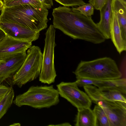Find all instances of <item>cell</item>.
Masks as SVG:
<instances>
[{"mask_svg": "<svg viewBox=\"0 0 126 126\" xmlns=\"http://www.w3.org/2000/svg\"><path fill=\"white\" fill-rule=\"evenodd\" d=\"M74 8L86 16H91L94 14V7L90 3H86Z\"/></svg>", "mask_w": 126, "mask_h": 126, "instance_id": "cell-21", "label": "cell"}, {"mask_svg": "<svg viewBox=\"0 0 126 126\" xmlns=\"http://www.w3.org/2000/svg\"><path fill=\"white\" fill-rule=\"evenodd\" d=\"M32 42L6 36L0 41V60L6 61L17 54L26 52Z\"/></svg>", "mask_w": 126, "mask_h": 126, "instance_id": "cell-8", "label": "cell"}, {"mask_svg": "<svg viewBox=\"0 0 126 126\" xmlns=\"http://www.w3.org/2000/svg\"><path fill=\"white\" fill-rule=\"evenodd\" d=\"M54 126H71V125L69 123L65 122L63 123L60 124L56 125Z\"/></svg>", "mask_w": 126, "mask_h": 126, "instance_id": "cell-27", "label": "cell"}, {"mask_svg": "<svg viewBox=\"0 0 126 126\" xmlns=\"http://www.w3.org/2000/svg\"><path fill=\"white\" fill-rule=\"evenodd\" d=\"M39 0L42 3L43 6L45 7L47 9V6L45 3L44 0Z\"/></svg>", "mask_w": 126, "mask_h": 126, "instance_id": "cell-28", "label": "cell"}, {"mask_svg": "<svg viewBox=\"0 0 126 126\" xmlns=\"http://www.w3.org/2000/svg\"><path fill=\"white\" fill-rule=\"evenodd\" d=\"M55 32V29L51 24L45 34L42 67L39 76V81L44 84L53 83L57 76L54 63Z\"/></svg>", "mask_w": 126, "mask_h": 126, "instance_id": "cell-6", "label": "cell"}, {"mask_svg": "<svg viewBox=\"0 0 126 126\" xmlns=\"http://www.w3.org/2000/svg\"><path fill=\"white\" fill-rule=\"evenodd\" d=\"M111 6L116 15L122 38L126 42V1L112 0Z\"/></svg>", "mask_w": 126, "mask_h": 126, "instance_id": "cell-16", "label": "cell"}, {"mask_svg": "<svg viewBox=\"0 0 126 126\" xmlns=\"http://www.w3.org/2000/svg\"><path fill=\"white\" fill-rule=\"evenodd\" d=\"M59 96L53 85L32 86L25 92L16 96L13 102L19 107L27 106L38 109L49 108L59 103Z\"/></svg>", "mask_w": 126, "mask_h": 126, "instance_id": "cell-4", "label": "cell"}, {"mask_svg": "<svg viewBox=\"0 0 126 126\" xmlns=\"http://www.w3.org/2000/svg\"><path fill=\"white\" fill-rule=\"evenodd\" d=\"M52 15L54 27L73 39L96 44L106 40L91 16H86L74 8L60 6L53 9Z\"/></svg>", "mask_w": 126, "mask_h": 126, "instance_id": "cell-1", "label": "cell"}, {"mask_svg": "<svg viewBox=\"0 0 126 126\" xmlns=\"http://www.w3.org/2000/svg\"><path fill=\"white\" fill-rule=\"evenodd\" d=\"M73 72L77 79H113L120 78L122 75L115 61L107 57L89 61L81 60Z\"/></svg>", "mask_w": 126, "mask_h": 126, "instance_id": "cell-3", "label": "cell"}, {"mask_svg": "<svg viewBox=\"0 0 126 126\" xmlns=\"http://www.w3.org/2000/svg\"><path fill=\"white\" fill-rule=\"evenodd\" d=\"M102 109L107 116L110 126H126V103Z\"/></svg>", "mask_w": 126, "mask_h": 126, "instance_id": "cell-12", "label": "cell"}, {"mask_svg": "<svg viewBox=\"0 0 126 126\" xmlns=\"http://www.w3.org/2000/svg\"><path fill=\"white\" fill-rule=\"evenodd\" d=\"M27 56L26 52L19 53L0 63V84L12 78L21 67Z\"/></svg>", "mask_w": 126, "mask_h": 126, "instance_id": "cell-11", "label": "cell"}, {"mask_svg": "<svg viewBox=\"0 0 126 126\" xmlns=\"http://www.w3.org/2000/svg\"><path fill=\"white\" fill-rule=\"evenodd\" d=\"M48 11L45 7L38 8L31 5L6 7L1 11L0 19L2 21L19 24L32 30L40 32L47 28Z\"/></svg>", "mask_w": 126, "mask_h": 126, "instance_id": "cell-2", "label": "cell"}, {"mask_svg": "<svg viewBox=\"0 0 126 126\" xmlns=\"http://www.w3.org/2000/svg\"><path fill=\"white\" fill-rule=\"evenodd\" d=\"M0 29L9 36L32 43L37 40L39 32L32 30L16 23L0 22Z\"/></svg>", "mask_w": 126, "mask_h": 126, "instance_id": "cell-9", "label": "cell"}, {"mask_svg": "<svg viewBox=\"0 0 126 126\" xmlns=\"http://www.w3.org/2000/svg\"><path fill=\"white\" fill-rule=\"evenodd\" d=\"M4 5L3 2L1 0H0V11H1Z\"/></svg>", "mask_w": 126, "mask_h": 126, "instance_id": "cell-29", "label": "cell"}, {"mask_svg": "<svg viewBox=\"0 0 126 126\" xmlns=\"http://www.w3.org/2000/svg\"><path fill=\"white\" fill-rule=\"evenodd\" d=\"M15 93L12 87L0 99V120L11 107L13 101Z\"/></svg>", "mask_w": 126, "mask_h": 126, "instance_id": "cell-18", "label": "cell"}, {"mask_svg": "<svg viewBox=\"0 0 126 126\" xmlns=\"http://www.w3.org/2000/svg\"><path fill=\"white\" fill-rule=\"evenodd\" d=\"M12 87L3 84H0V99Z\"/></svg>", "mask_w": 126, "mask_h": 126, "instance_id": "cell-24", "label": "cell"}, {"mask_svg": "<svg viewBox=\"0 0 126 126\" xmlns=\"http://www.w3.org/2000/svg\"><path fill=\"white\" fill-rule=\"evenodd\" d=\"M4 61H3L0 60V63L4 62Z\"/></svg>", "mask_w": 126, "mask_h": 126, "instance_id": "cell-31", "label": "cell"}, {"mask_svg": "<svg viewBox=\"0 0 126 126\" xmlns=\"http://www.w3.org/2000/svg\"><path fill=\"white\" fill-rule=\"evenodd\" d=\"M107 0H89V3L92 4L94 8L100 10L105 4Z\"/></svg>", "mask_w": 126, "mask_h": 126, "instance_id": "cell-23", "label": "cell"}, {"mask_svg": "<svg viewBox=\"0 0 126 126\" xmlns=\"http://www.w3.org/2000/svg\"><path fill=\"white\" fill-rule=\"evenodd\" d=\"M3 3L4 6L8 7L24 4L32 5L38 8L44 7L39 0H9Z\"/></svg>", "mask_w": 126, "mask_h": 126, "instance_id": "cell-20", "label": "cell"}, {"mask_svg": "<svg viewBox=\"0 0 126 126\" xmlns=\"http://www.w3.org/2000/svg\"><path fill=\"white\" fill-rule=\"evenodd\" d=\"M112 0H107L100 11V19L96 23L97 27L106 39H110V26L112 13Z\"/></svg>", "mask_w": 126, "mask_h": 126, "instance_id": "cell-13", "label": "cell"}, {"mask_svg": "<svg viewBox=\"0 0 126 126\" xmlns=\"http://www.w3.org/2000/svg\"><path fill=\"white\" fill-rule=\"evenodd\" d=\"M10 126H20V124L19 123H15L10 125Z\"/></svg>", "mask_w": 126, "mask_h": 126, "instance_id": "cell-30", "label": "cell"}, {"mask_svg": "<svg viewBox=\"0 0 126 126\" xmlns=\"http://www.w3.org/2000/svg\"><path fill=\"white\" fill-rule=\"evenodd\" d=\"M56 86L59 95L66 100L77 109L91 107L92 101L86 93L79 88L75 81H62Z\"/></svg>", "mask_w": 126, "mask_h": 126, "instance_id": "cell-7", "label": "cell"}, {"mask_svg": "<svg viewBox=\"0 0 126 126\" xmlns=\"http://www.w3.org/2000/svg\"><path fill=\"white\" fill-rule=\"evenodd\" d=\"M64 6L73 7L81 6L86 3L83 0H54Z\"/></svg>", "mask_w": 126, "mask_h": 126, "instance_id": "cell-22", "label": "cell"}, {"mask_svg": "<svg viewBox=\"0 0 126 126\" xmlns=\"http://www.w3.org/2000/svg\"><path fill=\"white\" fill-rule=\"evenodd\" d=\"M124 0L125 1H126V0Z\"/></svg>", "mask_w": 126, "mask_h": 126, "instance_id": "cell-33", "label": "cell"}, {"mask_svg": "<svg viewBox=\"0 0 126 126\" xmlns=\"http://www.w3.org/2000/svg\"><path fill=\"white\" fill-rule=\"evenodd\" d=\"M75 120V126H97L95 115L90 107L78 109Z\"/></svg>", "mask_w": 126, "mask_h": 126, "instance_id": "cell-17", "label": "cell"}, {"mask_svg": "<svg viewBox=\"0 0 126 126\" xmlns=\"http://www.w3.org/2000/svg\"><path fill=\"white\" fill-rule=\"evenodd\" d=\"M42 58L43 53L39 47L33 45L28 49L23 64L12 78V84L21 88L39 77Z\"/></svg>", "mask_w": 126, "mask_h": 126, "instance_id": "cell-5", "label": "cell"}, {"mask_svg": "<svg viewBox=\"0 0 126 126\" xmlns=\"http://www.w3.org/2000/svg\"><path fill=\"white\" fill-rule=\"evenodd\" d=\"M6 35L4 32L0 29V41Z\"/></svg>", "mask_w": 126, "mask_h": 126, "instance_id": "cell-26", "label": "cell"}, {"mask_svg": "<svg viewBox=\"0 0 126 126\" xmlns=\"http://www.w3.org/2000/svg\"><path fill=\"white\" fill-rule=\"evenodd\" d=\"M86 93L93 102L98 100L119 101L126 103V94L113 91H102L93 85L84 86Z\"/></svg>", "mask_w": 126, "mask_h": 126, "instance_id": "cell-10", "label": "cell"}, {"mask_svg": "<svg viewBox=\"0 0 126 126\" xmlns=\"http://www.w3.org/2000/svg\"><path fill=\"white\" fill-rule=\"evenodd\" d=\"M110 36L117 50L120 54L126 50V42L123 39L116 15L112 10L110 26Z\"/></svg>", "mask_w": 126, "mask_h": 126, "instance_id": "cell-15", "label": "cell"}, {"mask_svg": "<svg viewBox=\"0 0 126 126\" xmlns=\"http://www.w3.org/2000/svg\"><path fill=\"white\" fill-rule=\"evenodd\" d=\"M92 85L101 90L117 91L126 94V78L103 80L92 79Z\"/></svg>", "mask_w": 126, "mask_h": 126, "instance_id": "cell-14", "label": "cell"}, {"mask_svg": "<svg viewBox=\"0 0 126 126\" xmlns=\"http://www.w3.org/2000/svg\"><path fill=\"white\" fill-rule=\"evenodd\" d=\"M45 3L47 5V9L50 8L51 6L53 5L52 0H44Z\"/></svg>", "mask_w": 126, "mask_h": 126, "instance_id": "cell-25", "label": "cell"}, {"mask_svg": "<svg viewBox=\"0 0 126 126\" xmlns=\"http://www.w3.org/2000/svg\"><path fill=\"white\" fill-rule=\"evenodd\" d=\"M1 0L3 2H4L5 1H7L8 0Z\"/></svg>", "mask_w": 126, "mask_h": 126, "instance_id": "cell-32", "label": "cell"}, {"mask_svg": "<svg viewBox=\"0 0 126 126\" xmlns=\"http://www.w3.org/2000/svg\"><path fill=\"white\" fill-rule=\"evenodd\" d=\"M93 110L96 118L97 126H110L107 116L102 107L96 105Z\"/></svg>", "mask_w": 126, "mask_h": 126, "instance_id": "cell-19", "label": "cell"}]
</instances>
